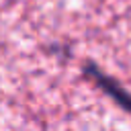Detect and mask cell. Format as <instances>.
Masks as SVG:
<instances>
[{"mask_svg": "<svg viewBox=\"0 0 131 131\" xmlns=\"http://www.w3.org/2000/svg\"><path fill=\"white\" fill-rule=\"evenodd\" d=\"M82 72H84V76H86L90 82H94L113 102H117L123 111L131 113V92H129L117 78L104 74L94 61H86V66L82 68Z\"/></svg>", "mask_w": 131, "mask_h": 131, "instance_id": "cell-1", "label": "cell"}]
</instances>
